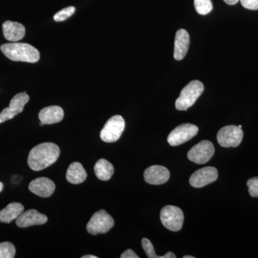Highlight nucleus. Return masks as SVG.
Returning a JSON list of instances; mask_svg holds the SVG:
<instances>
[{
	"instance_id": "f257e3e1",
	"label": "nucleus",
	"mask_w": 258,
	"mask_h": 258,
	"mask_svg": "<svg viewBox=\"0 0 258 258\" xmlns=\"http://www.w3.org/2000/svg\"><path fill=\"white\" fill-rule=\"evenodd\" d=\"M60 148L57 144L45 142L37 145L30 151L28 165L33 171H41L53 164L60 156Z\"/></svg>"
},
{
	"instance_id": "f03ea898",
	"label": "nucleus",
	"mask_w": 258,
	"mask_h": 258,
	"mask_svg": "<svg viewBox=\"0 0 258 258\" xmlns=\"http://www.w3.org/2000/svg\"><path fill=\"white\" fill-rule=\"evenodd\" d=\"M0 48L3 53L11 60L35 63L40 60V52L30 44L12 42L1 45Z\"/></svg>"
},
{
	"instance_id": "7ed1b4c3",
	"label": "nucleus",
	"mask_w": 258,
	"mask_h": 258,
	"mask_svg": "<svg viewBox=\"0 0 258 258\" xmlns=\"http://www.w3.org/2000/svg\"><path fill=\"white\" fill-rule=\"evenodd\" d=\"M205 87L203 83L199 81H192L188 83L180 93L175 102V107L179 111H186L193 106L199 97L203 93Z\"/></svg>"
},
{
	"instance_id": "20e7f679",
	"label": "nucleus",
	"mask_w": 258,
	"mask_h": 258,
	"mask_svg": "<svg viewBox=\"0 0 258 258\" xmlns=\"http://www.w3.org/2000/svg\"><path fill=\"white\" fill-rule=\"evenodd\" d=\"M114 226V220L104 210L96 212L86 226L88 233L96 235L105 234Z\"/></svg>"
},
{
	"instance_id": "39448f33",
	"label": "nucleus",
	"mask_w": 258,
	"mask_h": 258,
	"mask_svg": "<svg viewBox=\"0 0 258 258\" xmlns=\"http://www.w3.org/2000/svg\"><path fill=\"white\" fill-rule=\"evenodd\" d=\"M124 128L125 120L123 117L120 115H113L102 128L100 137L103 142L113 143L120 139Z\"/></svg>"
},
{
	"instance_id": "423d86ee",
	"label": "nucleus",
	"mask_w": 258,
	"mask_h": 258,
	"mask_svg": "<svg viewBox=\"0 0 258 258\" xmlns=\"http://www.w3.org/2000/svg\"><path fill=\"white\" fill-rule=\"evenodd\" d=\"M160 219L166 229L172 232H177L182 227L184 217L181 209L168 205L161 210Z\"/></svg>"
},
{
	"instance_id": "0eeeda50",
	"label": "nucleus",
	"mask_w": 258,
	"mask_h": 258,
	"mask_svg": "<svg viewBox=\"0 0 258 258\" xmlns=\"http://www.w3.org/2000/svg\"><path fill=\"white\" fill-rule=\"evenodd\" d=\"M217 139L222 147H237L243 139V132L237 125H226L219 131Z\"/></svg>"
},
{
	"instance_id": "6e6552de",
	"label": "nucleus",
	"mask_w": 258,
	"mask_h": 258,
	"mask_svg": "<svg viewBox=\"0 0 258 258\" xmlns=\"http://www.w3.org/2000/svg\"><path fill=\"white\" fill-rule=\"evenodd\" d=\"M197 125L191 123H183L176 127L168 137V143L172 147L181 145L194 138L198 133Z\"/></svg>"
},
{
	"instance_id": "1a4fd4ad",
	"label": "nucleus",
	"mask_w": 258,
	"mask_h": 258,
	"mask_svg": "<svg viewBox=\"0 0 258 258\" xmlns=\"http://www.w3.org/2000/svg\"><path fill=\"white\" fill-rule=\"evenodd\" d=\"M215 154V147L210 141H203L194 146L187 154L188 159L195 164H206Z\"/></svg>"
},
{
	"instance_id": "9d476101",
	"label": "nucleus",
	"mask_w": 258,
	"mask_h": 258,
	"mask_svg": "<svg viewBox=\"0 0 258 258\" xmlns=\"http://www.w3.org/2000/svg\"><path fill=\"white\" fill-rule=\"evenodd\" d=\"M30 100V97L26 93H20L15 95L11 101L10 106L5 108L0 113V123L8 120L13 119L15 116L23 111L24 107Z\"/></svg>"
},
{
	"instance_id": "9b49d317",
	"label": "nucleus",
	"mask_w": 258,
	"mask_h": 258,
	"mask_svg": "<svg viewBox=\"0 0 258 258\" xmlns=\"http://www.w3.org/2000/svg\"><path fill=\"white\" fill-rule=\"evenodd\" d=\"M218 171L212 166L202 168L195 171L189 179V184L195 188H202L216 181Z\"/></svg>"
},
{
	"instance_id": "f8f14e48",
	"label": "nucleus",
	"mask_w": 258,
	"mask_h": 258,
	"mask_svg": "<svg viewBox=\"0 0 258 258\" xmlns=\"http://www.w3.org/2000/svg\"><path fill=\"white\" fill-rule=\"evenodd\" d=\"M144 177L148 184L160 185L164 184L169 179L170 173L164 166L154 165L146 169Z\"/></svg>"
},
{
	"instance_id": "ddd939ff",
	"label": "nucleus",
	"mask_w": 258,
	"mask_h": 258,
	"mask_svg": "<svg viewBox=\"0 0 258 258\" xmlns=\"http://www.w3.org/2000/svg\"><path fill=\"white\" fill-rule=\"evenodd\" d=\"M55 184L47 177H39L32 180L29 184V190L40 198H49L53 194Z\"/></svg>"
},
{
	"instance_id": "4468645a",
	"label": "nucleus",
	"mask_w": 258,
	"mask_h": 258,
	"mask_svg": "<svg viewBox=\"0 0 258 258\" xmlns=\"http://www.w3.org/2000/svg\"><path fill=\"white\" fill-rule=\"evenodd\" d=\"M46 215L40 213L36 210H29L23 212L16 220V225L21 228L31 227L34 225H41L46 223Z\"/></svg>"
},
{
	"instance_id": "2eb2a0df",
	"label": "nucleus",
	"mask_w": 258,
	"mask_h": 258,
	"mask_svg": "<svg viewBox=\"0 0 258 258\" xmlns=\"http://www.w3.org/2000/svg\"><path fill=\"white\" fill-rule=\"evenodd\" d=\"M189 44L190 37L187 31L184 29L177 30L174 40V57L175 60L184 59L189 50Z\"/></svg>"
},
{
	"instance_id": "dca6fc26",
	"label": "nucleus",
	"mask_w": 258,
	"mask_h": 258,
	"mask_svg": "<svg viewBox=\"0 0 258 258\" xmlns=\"http://www.w3.org/2000/svg\"><path fill=\"white\" fill-rule=\"evenodd\" d=\"M3 31L5 39L8 41H20L25 35V28L23 25L9 20L3 23Z\"/></svg>"
},
{
	"instance_id": "f3484780",
	"label": "nucleus",
	"mask_w": 258,
	"mask_h": 258,
	"mask_svg": "<svg viewBox=\"0 0 258 258\" xmlns=\"http://www.w3.org/2000/svg\"><path fill=\"white\" fill-rule=\"evenodd\" d=\"M63 117V110L58 106L45 107L39 113V119L44 125L59 123Z\"/></svg>"
},
{
	"instance_id": "a211bd4d",
	"label": "nucleus",
	"mask_w": 258,
	"mask_h": 258,
	"mask_svg": "<svg viewBox=\"0 0 258 258\" xmlns=\"http://www.w3.org/2000/svg\"><path fill=\"white\" fill-rule=\"evenodd\" d=\"M87 178V172L82 164L79 162H74L69 166L66 172V179L73 184L83 183Z\"/></svg>"
},
{
	"instance_id": "6ab92c4d",
	"label": "nucleus",
	"mask_w": 258,
	"mask_h": 258,
	"mask_svg": "<svg viewBox=\"0 0 258 258\" xmlns=\"http://www.w3.org/2000/svg\"><path fill=\"white\" fill-rule=\"evenodd\" d=\"M24 212V206L22 204L12 203L0 211V222L11 223L16 220Z\"/></svg>"
},
{
	"instance_id": "aec40b11",
	"label": "nucleus",
	"mask_w": 258,
	"mask_h": 258,
	"mask_svg": "<svg viewBox=\"0 0 258 258\" xmlns=\"http://www.w3.org/2000/svg\"><path fill=\"white\" fill-rule=\"evenodd\" d=\"M96 176L101 181H108L114 173V167L105 159H99L94 166Z\"/></svg>"
},
{
	"instance_id": "412c9836",
	"label": "nucleus",
	"mask_w": 258,
	"mask_h": 258,
	"mask_svg": "<svg viewBox=\"0 0 258 258\" xmlns=\"http://www.w3.org/2000/svg\"><path fill=\"white\" fill-rule=\"evenodd\" d=\"M142 247L145 251L147 257L149 258H175L176 255L174 252H169L164 256H158L154 251V246L149 239L143 238L142 240Z\"/></svg>"
},
{
	"instance_id": "4be33fe9",
	"label": "nucleus",
	"mask_w": 258,
	"mask_h": 258,
	"mask_svg": "<svg viewBox=\"0 0 258 258\" xmlns=\"http://www.w3.org/2000/svg\"><path fill=\"white\" fill-rule=\"evenodd\" d=\"M194 5L198 14L201 15H208L213 9L211 0H195Z\"/></svg>"
},
{
	"instance_id": "5701e85b",
	"label": "nucleus",
	"mask_w": 258,
	"mask_h": 258,
	"mask_svg": "<svg viewBox=\"0 0 258 258\" xmlns=\"http://www.w3.org/2000/svg\"><path fill=\"white\" fill-rule=\"evenodd\" d=\"M16 253L15 246L11 242L0 243V258H13Z\"/></svg>"
},
{
	"instance_id": "b1692460",
	"label": "nucleus",
	"mask_w": 258,
	"mask_h": 258,
	"mask_svg": "<svg viewBox=\"0 0 258 258\" xmlns=\"http://www.w3.org/2000/svg\"><path fill=\"white\" fill-rule=\"evenodd\" d=\"M76 11V8L75 7L71 6L68 8H64L60 11L57 12L55 15H54L53 19L55 22H62L64 20H67L70 17L72 16Z\"/></svg>"
},
{
	"instance_id": "393cba45",
	"label": "nucleus",
	"mask_w": 258,
	"mask_h": 258,
	"mask_svg": "<svg viewBox=\"0 0 258 258\" xmlns=\"http://www.w3.org/2000/svg\"><path fill=\"white\" fill-rule=\"evenodd\" d=\"M249 195L252 198H258V177H252L247 181Z\"/></svg>"
},
{
	"instance_id": "a878e982",
	"label": "nucleus",
	"mask_w": 258,
	"mask_h": 258,
	"mask_svg": "<svg viewBox=\"0 0 258 258\" xmlns=\"http://www.w3.org/2000/svg\"><path fill=\"white\" fill-rule=\"evenodd\" d=\"M241 5L247 10H258V0H240Z\"/></svg>"
},
{
	"instance_id": "bb28decb",
	"label": "nucleus",
	"mask_w": 258,
	"mask_h": 258,
	"mask_svg": "<svg viewBox=\"0 0 258 258\" xmlns=\"http://www.w3.org/2000/svg\"><path fill=\"white\" fill-rule=\"evenodd\" d=\"M121 258H139V256L137 255L135 252H134L132 249H128L123 252V253L120 255Z\"/></svg>"
},
{
	"instance_id": "cd10ccee",
	"label": "nucleus",
	"mask_w": 258,
	"mask_h": 258,
	"mask_svg": "<svg viewBox=\"0 0 258 258\" xmlns=\"http://www.w3.org/2000/svg\"><path fill=\"white\" fill-rule=\"evenodd\" d=\"M240 0H224L227 5H234L237 4Z\"/></svg>"
},
{
	"instance_id": "c85d7f7f",
	"label": "nucleus",
	"mask_w": 258,
	"mask_h": 258,
	"mask_svg": "<svg viewBox=\"0 0 258 258\" xmlns=\"http://www.w3.org/2000/svg\"><path fill=\"white\" fill-rule=\"evenodd\" d=\"M82 258H98V257L95 255H91V254H86V255L83 256Z\"/></svg>"
},
{
	"instance_id": "c756f323",
	"label": "nucleus",
	"mask_w": 258,
	"mask_h": 258,
	"mask_svg": "<svg viewBox=\"0 0 258 258\" xmlns=\"http://www.w3.org/2000/svg\"><path fill=\"white\" fill-rule=\"evenodd\" d=\"M3 187H4V186H3V183L0 182V192L3 191Z\"/></svg>"
},
{
	"instance_id": "7c9ffc66",
	"label": "nucleus",
	"mask_w": 258,
	"mask_h": 258,
	"mask_svg": "<svg viewBox=\"0 0 258 258\" xmlns=\"http://www.w3.org/2000/svg\"><path fill=\"white\" fill-rule=\"evenodd\" d=\"M183 258H195V257H193V256H190V255H185Z\"/></svg>"
},
{
	"instance_id": "2f4dec72",
	"label": "nucleus",
	"mask_w": 258,
	"mask_h": 258,
	"mask_svg": "<svg viewBox=\"0 0 258 258\" xmlns=\"http://www.w3.org/2000/svg\"><path fill=\"white\" fill-rule=\"evenodd\" d=\"M239 127H240V128H242V125H238Z\"/></svg>"
}]
</instances>
